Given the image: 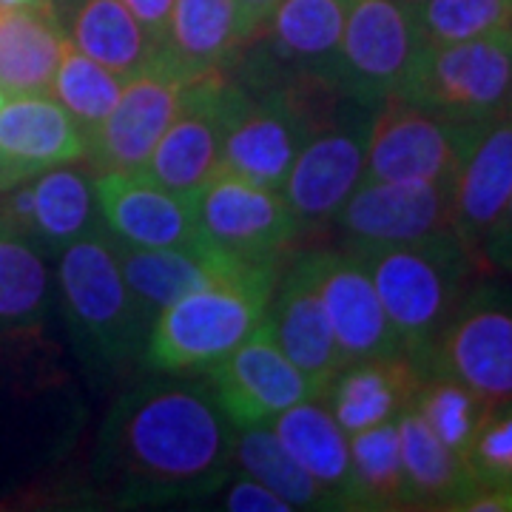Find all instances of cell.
<instances>
[{"label": "cell", "mask_w": 512, "mask_h": 512, "mask_svg": "<svg viewBox=\"0 0 512 512\" xmlns=\"http://www.w3.org/2000/svg\"><path fill=\"white\" fill-rule=\"evenodd\" d=\"M234 424L211 387L148 382L111 404L97 476L120 501L194 498L220 490L234 467Z\"/></svg>", "instance_id": "6da1fadb"}, {"label": "cell", "mask_w": 512, "mask_h": 512, "mask_svg": "<svg viewBox=\"0 0 512 512\" xmlns=\"http://www.w3.org/2000/svg\"><path fill=\"white\" fill-rule=\"evenodd\" d=\"M353 251L365 259L404 353L421 367L484 265L453 231L419 242Z\"/></svg>", "instance_id": "7a4b0ae2"}, {"label": "cell", "mask_w": 512, "mask_h": 512, "mask_svg": "<svg viewBox=\"0 0 512 512\" xmlns=\"http://www.w3.org/2000/svg\"><path fill=\"white\" fill-rule=\"evenodd\" d=\"M57 279L74 336L94 362L120 367L143 353L154 322L128 288L109 231L97 228L66 245Z\"/></svg>", "instance_id": "3957f363"}, {"label": "cell", "mask_w": 512, "mask_h": 512, "mask_svg": "<svg viewBox=\"0 0 512 512\" xmlns=\"http://www.w3.org/2000/svg\"><path fill=\"white\" fill-rule=\"evenodd\" d=\"M276 279L225 282L185 293L148 330L143 362L154 373H205L254 333L274 296Z\"/></svg>", "instance_id": "277c9868"}, {"label": "cell", "mask_w": 512, "mask_h": 512, "mask_svg": "<svg viewBox=\"0 0 512 512\" xmlns=\"http://www.w3.org/2000/svg\"><path fill=\"white\" fill-rule=\"evenodd\" d=\"M393 97L473 126L512 111V29L458 43H424Z\"/></svg>", "instance_id": "5b68a950"}, {"label": "cell", "mask_w": 512, "mask_h": 512, "mask_svg": "<svg viewBox=\"0 0 512 512\" xmlns=\"http://www.w3.org/2000/svg\"><path fill=\"white\" fill-rule=\"evenodd\" d=\"M350 0H279L242 46L231 74L251 94L302 77L336 80Z\"/></svg>", "instance_id": "8992f818"}, {"label": "cell", "mask_w": 512, "mask_h": 512, "mask_svg": "<svg viewBox=\"0 0 512 512\" xmlns=\"http://www.w3.org/2000/svg\"><path fill=\"white\" fill-rule=\"evenodd\" d=\"M248 103L251 92L231 69L188 80L174 123L140 171L168 191L194 200L217 174L225 137Z\"/></svg>", "instance_id": "52a82bcc"}, {"label": "cell", "mask_w": 512, "mask_h": 512, "mask_svg": "<svg viewBox=\"0 0 512 512\" xmlns=\"http://www.w3.org/2000/svg\"><path fill=\"white\" fill-rule=\"evenodd\" d=\"M481 126L456 123L402 97H387L370 123L362 180L453 183Z\"/></svg>", "instance_id": "ba28073f"}, {"label": "cell", "mask_w": 512, "mask_h": 512, "mask_svg": "<svg viewBox=\"0 0 512 512\" xmlns=\"http://www.w3.org/2000/svg\"><path fill=\"white\" fill-rule=\"evenodd\" d=\"M419 370L453 376L487 402L512 399V293L476 282Z\"/></svg>", "instance_id": "9c48e42d"}, {"label": "cell", "mask_w": 512, "mask_h": 512, "mask_svg": "<svg viewBox=\"0 0 512 512\" xmlns=\"http://www.w3.org/2000/svg\"><path fill=\"white\" fill-rule=\"evenodd\" d=\"M413 0H350L336 83L367 106L399 92L424 49Z\"/></svg>", "instance_id": "30bf717a"}, {"label": "cell", "mask_w": 512, "mask_h": 512, "mask_svg": "<svg viewBox=\"0 0 512 512\" xmlns=\"http://www.w3.org/2000/svg\"><path fill=\"white\" fill-rule=\"evenodd\" d=\"M379 106H367L356 97L339 114L308 137L288 180L282 197L291 205L299 225H322L336 217L348 202L356 185L365 177L370 123Z\"/></svg>", "instance_id": "8fae6325"}, {"label": "cell", "mask_w": 512, "mask_h": 512, "mask_svg": "<svg viewBox=\"0 0 512 512\" xmlns=\"http://www.w3.org/2000/svg\"><path fill=\"white\" fill-rule=\"evenodd\" d=\"M200 237L228 254L279 262V254L302 234L282 191L217 171L194 197Z\"/></svg>", "instance_id": "7c38bea8"}, {"label": "cell", "mask_w": 512, "mask_h": 512, "mask_svg": "<svg viewBox=\"0 0 512 512\" xmlns=\"http://www.w3.org/2000/svg\"><path fill=\"white\" fill-rule=\"evenodd\" d=\"M185 83L183 74L171 69L160 55L143 72L128 77L109 117L89 134L86 160L94 174L140 171L174 123Z\"/></svg>", "instance_id": "4fadbf2b"}, {"label": "cell", "mask_w": 512, "mask_h": 512, "mask_svg": "<svg viewBox=\"0 0 512 512\" xmlns=\"http://www.w3.org/2000/svg\"><path fill=\"white\" fill-rule=\"evenodd\" d=\"M114 251L128 288L134 291L143 311L151 316V322L185 293L225 285V282L279 276V262H256V259L228 254L205 239L177 248H134L114 239Z\"/></svg>", "instance_id": "5bb4252c"}, {"label": "cell", "mask_w": 512, "mask_h": 512, "mask_svg": "<svg viewBox=\"0 0 512 512\" xmlns=\"http://www.w3.org/2000/svg\"><path fill=\"white\" fill-rule=\"evenodd\" d=\"M205 376L234 427L271 421L282 410L313 396L308 379L279 348L268 316L237 350L208 367Z\"/></svg>", "instance_id": "9a60e30c"}, {"label": "cell", "mask_w": 512, "mask_h": 512, "mask_svg": "<svg viewBox=\"0 0 512 512\" xmlns=\"http://www.w3.org/2000/svg\"><path fill=\"white\" fill-rule=\"evenodd\" d=\"M348 248L402 245L453 231V183L362 180L336 211Z\"/></svg>", "instance_id": "2e32d148"}, {"label": "cell", "mask_w": 512, "mask_h": 512, "mask_svg": "<svg viewBox=\"0 0 512 512\" xmlns=\"http://www.w3.org/2000/svg\"><path fill=\"white\" fill-rule=\"evenodd\" d=\"M316 285L328 311L333 339L345 365L404 353L365 259L353 248L311 251Z\"/></svg>", "instance_id": "e0dca14e"}, {"label": "cell", "mask_w": 512, "mask_h": 512, "mask_svg": "<svg viewBox=\"0 0 512 512\" xmlns=\"http://www.w3.org/2000/svg\"><path fill=\"white\" fill-rule=\"evenodd\" d=\"M97 211L111 237L134 248H177L200 242L194 200L157 185L143 171L94 174Z\"/></svg>", "instance_id": "ac0fdd59"}, {"label": "cell", "mask_w": 512, "mask_h": 512, "mask_svg": "<svg viewBox=\"0 0 512 512\" xmlns=\"http://www.w3.org/2000/svg\"><path fill=\"white\" fill-rule=\"evenodd\" d=\"M86 157L89 134L52 97L23 94L0 106V191Z\"/></svg>", "instance_id": "d6986e66"}, {"label": "cell", "mask_w": 512, "mask_h": 512, "mask_svg": "<svg viewBox=\"0 0 512 512\" xmlns=\"http://www.w3.org/2000/svg\"><path fill=\"white\" fill-rule=\"evenodd\" d=\"M274 311L268 313V325L274 330L279 348L299 373L308 379L313 396L325 399L336 373L345 367L322 293L316 285L313 254H302L276 282Z\"/></svg>", "instance_id": "ffe728a7"}, {"label": "cell", "mask_w": 512, "mask_h": 512, "mask_svg": "<svg viewBox=\"0 0 512 512\" xmlns=\"http://www.w3.org/2000/svg\"><path fill=\"white\" fill-rule=\"evenodd\" d=\"M510 194L512 111H504L478 128L453 180V234L476 256Z\"/></svg>", "instance_id": "44dd1931"}, {"label": "cell", "mask_w": 512, "mask_h": 512, "mask_svg": "<svg viewBox=\"0 0 512 512\" xmlns=\"http://www.w3.org/2000/svg\"><path fill=\"white\" fill-rule=\"evenodd\" d=\"M251 35L254 29L237 0H177L157 55L185 80H194L231 69Z\"/></svg>", "instance_id": "7402d4cb"}, {"label": "cell", "mask_w": 512, "mask_h": 512, "mask_svg": "<svg viewBox=\"0 0 512 512\" xmlns=\"http://www.w3.org/2000/svg\"><path fill=\"white\" fill-rule=\"evenodd\" d=\"M66 43L52 0L0 6V89L6 97L49 94Z\"/></svg>", "instance_id": "603a6c76"}, {"label": "cell", "mask_w": 512, "mask_h": 512, "mask_svg": "<svg viewBox=\"0 0 512 512\" xmlns=\"http://www.w3.org/2000/svg\"><path fill=\"white\" fill-rule=\"evenodd\" d=\"M419 384L421 370L416 362L407 353H399L345 365L336 373L325 399L339 427L353 436L399 419V413L413 404Z\"/></svg>", "instance_id": "cb8c5ba5"}, {"label": "cell", "mask_w": 512, "mask_h": 512, "mask_svg": "<svg viewBox=\"0 0 512 512\" xmlns=\"http://www.w3.org/2000/svg\"><path fill=\"white\" fill-rule=\"evenodd\" d=\"M407 510H461L481 490L470 464L427 427L413 407L396 419Z\"/></svg>", "instance_id": "d4e9b609"}, {"label": "cell", "mask_w": 512, "mask_h": 512, "mask_svg": "<svg viewBox=\"0 0 512 512\" xmlns=\"http://www.w3.org/2000/svg\"><path fill=\"white\" fill-rule=\"evenodd\" d=\"M74 49L120 77H134L157 60V43L123 0H52Z\"/></svg>", "instance_id": "484cf974"}, {"label": "cell", "mask_w": 512, "mask_h": 512, "mask_svg": "<svg viewBox=\"0 0 512 512\" xmlns=\"http://www.w3.org/2000/svg\"><path fill=\"white\" fill-rule=\"evenodd\" d=\"M271 427L282 447L308 470V476L333 495L336 510H348L350 441L328 399H302L271 419Z\"/></svg>", "instance_id": "4316f807"}, {"label": "cell", "mask_w": 512, "mask_h": 512, "mask_svg": "<svg viewBox=\"0 0 512 512\" xmlns=\"http://www.w3.org/2000/svg\"><path fill=\"white\" fill-rule=\"evenodd\" d=\"M32 205L26 237L49 251H63L74 239L94 234L97 225V197L94 177L74 168L72 163L55 165L37 174L29 185Z\"/></svg>", "instance_id": "83f0119b"}, {"label": "cell", "mask_w": 512, "mask_h": 512, "mask_svg": "<svg viewBox=\"0 0 512 512\" xmlns=\"http://www.w3.org/2000/svg\"><path fill=\"white\" fill-rule=\"evenodd\" d=\"M348 510H407L396 421L353 433Z\"/></svg>", "instance_id": "f1b7e54d"}, {"label": "cell", "mask_w": 512, "mask_h": 512, "mask_svg": "<svg viewBox=\"0 0 512 512\" xmlns=\"http://www.w3.org/2000/svg\"><path fill=\"white\" fill-rule=\"evenodd\" d=\"M234 461L242 467L245 476L271 487L293 510H336L333 495L325 487H319L308 476V470L276 439L271 421L239 427L234 441Z\"/></svg>", "instance_id": "f546056e"}, {"label": "cell", "mask_w": 512, "mask_h": 512, "mask_svg": "<svg viewBox=\"0 0 512 512\" xmlns=\"http://www.w3.org/2000/svg\"><path fill=\"white\" fill-rule=\"evenodd\" d=\"M49 296V268L35 239L0 222V325L40 322Z\"/></svg>", "instance_id": "4dcf8cb0"}, {"label": "cell", "mask_w": 512, "mask_h": 512, "mask_svg": "<svg viewBox=\"0 0 512 512\" xmlns=\"http://www.w3.org/2000/svg\"><path fill=\"white\" fill-rule=\"evenodd\" d=\"M493 402L481 399L476 390L444 373H421V384L413 396V410L456 456L467 461V450L476 439L484 413Z\"/></svg>", "instance_id": "1f68e13d"}, {"label": "cell", "mask_w": 512, "mask_h": 512, "mask_svg": "<svg viewBox=\"0 0 512 512\" xmlns=\"http://www.w3.org/2000/svg\"><path fill=\"white\" fill-rule=\"evenodd\" d=\"M123 83H126V77L114 74L103 63H97L89 55H83L80 49H74L72 43H66L55 83H52V94L57 103L83 126V131L92 134L114 109L117 97L123 92Z\"/></svg>", "instance_id": "d6a6232c"}, {"label": "cell", "mask_w": 512, "mask_h": 512, "mask_svg": "<svg viewBox=\"0 0 512 512\" xmlns=\"http://www.w3.org/2000/svg\"><path fill=\"white\" fill-rule=\"evenodd\" d=\"M427 43H458L512 29V0H413Z\"/></svg>", "instance_id": "836d02e7"}, {"label": "cell", "mask_w": 512, "mask_h": 512, "mask_svg": "<svg viewBox=\"0 0 512 512\" xmlns=\"http://www.w3.org/2000/svg\"><path fill=\"white\" fill-rule=\"evenodd\" d=\"M467 464L481 490L512 493V399L493 402L484 413Z\"/></svg>", "instance_id": "e575fe53"}, {"label": "cell", "mask_w": 512, "mask_h": 512, "mask_svg": "<svg viewBox=\"0 0 512 512\" xmlns=\"http://www.w3.org/2000/svg\"><path fill=\"white\" fill-rule=\"evenodd\" d=\"M225 510L234 512H291L293 507L282 498L279 493H274L271 487H265L262 481L245 476L237 478L231 484V490L225 495Z\"/></svg>", "instance_id": "d590c367"}, {"label": "cell", "mask_w": 512, "mask_h": 512, "mask_svg": "<svg viewBox=\"0 0 512 512\" xmlns=\"http://www.w3.org/2000/svg\"><path fill=\"white\" fill-rule=\"evenodd\" d=\"M478 259H481L484 268L512 274V194L507 205H504V211L498 214L495 225L490 228L487 239L481 242Z\"/></svg>", "instance_id": "8d00e7d4"}, {"label": "cell", "mask_w": 512, "mask_h": 512, "mask_svg": "<svg viewBox=\"0 0 512 512\" xmlns=\"http://www.w3.org/2000/svg\"><path fill=\"white\" fill-rule=\"evenodd\" d=\"M123 3L128 6V12L137 18V23L146 29L148 37L160 46L177 0H123Z\"/></svg>", "instance_id": "74e56055"}, {"label": "cell", "mask_w": 512, "mask_h": 512, "mask_svg": "<svg viewBox=\"0 0 512 512\" xmlns=\"http://www.w3.org/2000/svg\"><path fill=\"white\" fill-rule=\"evenodd\" d=\"M239 9L245 12V18H248V23H251V29L256 32V26H262L265 23V18L274 12V6L279 3V0H237Z\"/></svg>", "instance_id": "f35d334b"}]
</instances>
